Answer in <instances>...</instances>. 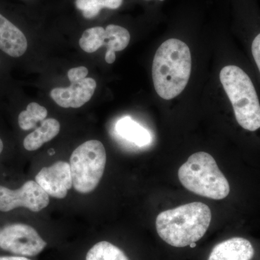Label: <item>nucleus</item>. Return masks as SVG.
<instances>
[{
  "instance_id": "ddd939ff",
  "label": "nucleus",
  "mask_w": 260,
  "mask_h": 260,
  "mask_svg": "<svg viewBox=\"0 0 260 260\" xmlns=\"http://www.w3.org/2000/svg\"><path fill=\"white\" fill-rule=\"evenodd\" d=\"M60 131V124L54 119H45L35 131L25 137L24 148L28 151H34L41 148L44 143L55 138Z\"/></svg>"
},
{
  "instance_id": "f257e3e1",
  "label": "nucleus",
  "mask_w": 260,
  "mask_h": 260,
  "mask_svg": "<svg viewBox=\"0 0 260 260\" xmlns=\"http://www.w3.org/2000/svg\"><path fill=\"white\" fill-rule=\"evenodd\" d=\"M191 58L189 48L182 41L170 39L155 53L152 67L154 88L165 100L177 97L190 78Z\"/></svg>"
},
{
  "instance_id": "9b49d317",
  "label": "nucleus",
  "mask_w": 260,
  "mask_h": 260,
  "mask_svg": "<svg viewBox=\"0 0 260 260\" xmlns=\"http://www.w3.org/2000/svg\"><path fill=\"white\" fill-rule=\"evenodd\" d=\"M28 42L23 32L0 14V49L13 57L25 54Z\"/></svg>"
},
{
  "instance_id": "f3484780",
  "label": "nucleus",
  "mask_w": 260,
  "mask_h": 260,
  "mask_svg": "<svg viewBox=\"0 0 260 260\" xmlns=\"http://www.w3.org/2000/svg\"><path fill=\"white\" fill-rule=\"evenodd\" d=\"M122 3L123 0H76L75 5L85 18L91 19L96 17L102 8L117 9Z\"/></svg>"
},
{
  "instance_id": "0eeeda50",
  "label": "nucleus",
  "mask_w": 260,
  "mask_h": 260,
  "mask_svg": "<svg viewBox=\"0 0 260 260\" xmlns=\"http://www.w3.org/2000/svg\"><path fill=\"white\" fill-rule=\"evenodd\" d=\"M49 204V195L36 181H26L16 190L0 186V211L23 207L32 212H40Z\"/></svg>"
},
{
  "instance_id": "4be33fe9",
  "label": "nucleus",
  "mask_w": 260,
  "mask_h": 260,
  "mask_svg": "<svg viewBox=\"0 0 260 260\" xmlns=\"http://www.w3.org/2000/svg\"><path fill=\"white\" fill-rule=\"evenodd\" d=\"M3 151V143H2V140L0 139V153Z\"/></svg>"
},
{
  "instance_id": "aec40b11",
  "label": "nucleus",
  "mask_w": 260,
  "mask_h": 260,
  "mask_svg": "<svg viewBox=\"0 0 260 260\" xmlns=\"http://www.w3.org/2000/svg\"><path fill=\"white\" fill-rule=\"evenodd\" d=\"M0 260H30L24 256H0Z\"/></svg>"
},
{
  "instance_id": "9d476101",
  "label": "nucleus",
  "mask_w": 260,
  "mask_h": 260,
  "mask_svg": "<svg viewBox=\"0 0 260 260\" xmlns=\"http://www.w3.org/2000/svg\"><path fill=\"white\" fill-rule=\"evenodd\" d=\"M254 254V247L249 241L234 237L217 244L208 260H251Z\"/></svg>"
},
{
  "instance_id": "7ed1b4c3",
  "label": "nucleus",
  "mask_w": 260,
  "mask_h": 260,
  "mask_svg": "<svg viewBox=\"0 0 260 260\" xmlns=\"http://www.w3.org/2000/svg\"><path fill=\"white\" fill-rule=\"evenodd\" d=\"M220 80L239 125L249 132L259 129L260 99L250 75L244 68L230 64L221 70Z\"/></svg>"
},
{
  "instance_id": "1a4fd4ad",
  "label": "nucleus",
  "mask_w": 260,
  "mask_h": 260,
  "mask_svg": "<svg viewBox=\"0 0 260 260\" xmlns=\"http://www.w3.org/2000/svg\"><path fill=\"white\" fill-rule=\"evenodd\" d=\"M97 84L93 78H86L77 83H71L68 88H56L50 92V96L59 107L80 108L91 99Z\"/></svg>"
},
{
  "instance_id": "a211bd4d",
  "label": "nucleus",
  "mask_w": 260,
  "mask_h": 260,
  "mask_svg": "<svg viewBox=\"0 0 260 260\" xmlns=\"http://www.w3.org/2000/svg\"><path fill=\"white\" fill-rule=\"evenodd\" d=\"M105 42V29L102 27H93L83 32L80 38V48L85 52L93 53L104 46Z\"/></svg>"
},
{
  "instance_id": "f03ea898",
  "label": "nucleus",
  "mask_w": 260,
  "mask_h": 260,
  "mask_svg": "<svg viewBox=\"0 0 260 260\" xmlns=\"http://www.w3.org/2000/svg\"><path fill=\"white\" fill-rule=\"evenodd\" d=\"M209 207L200 202L162 212L155 225L159 237L169 245L182 248L200 240L211 222Z\"/></svg>"
},
{
  "instance_id": "412c9836",
  "label": "nucleus",
  "mask_w": 260,
  "mask_h": 260,
  "mask_svg": "<svg viewBox=\"0 0 260 260\" xmlns=\"http://www.w3.org/2000/svg\"><path fill=\"white\" fill-rule=\"evenodd\" d=\"M48 153H49V155H52L55 153V151H54V149H50V150L48 151Z\"/></svg>"
},
{
  "instance_id": "b1692460",
  "label": "nucleus",
  "mask_w": 260,
  "mask_h": 260,
  "mask_svg": "<svg viewBox=\"0 0 260 260\" xmlns=\"http://www.w3.org/2000/svg\"><path fill=\"white\" fill-rule=\"evenodd\" d=\"M160 1H164V0H160Z\"/></svg>"
},
{
  "instance_id": "f8f14e48",
  "label": "nucleus",
  "mask_w": 260,
  "mask_h": 260,
  "mask_svg": "<svg viewBox=\"0 0 260 260\" xmlns=\"http://www.w3.org/2000/svg\"><path fill=\"white\" fill-rule=\"evenodd\" d=\"M116 131L121 138L138 147H144L152 142L151 135L148 130L129 116H125L117 121Z\"/></svg>"
},
{
  "instance_id": "2eb2a0df",
  "label": "nucleus",
  "mask_w": 260,
  "mask_h": 260,
  "mask_svg": "<svg viewBox=\"0 0 260 260\" xmlns=\"http://www.w3.org/2000/svg\"><path fill=\"white\" fill-rule=\"evenodd\" d=\"M86 260H129L126 254L112 243L101 242L88 251Z\"/></svg>"
},
{
  "instance_id": "5701e85b",
  "label": "nucleus",
  "mask_w": 260,
  "mask_h": 260,
  "mask_svg": "<svg viewBox=\"0 0 260 260\" xmlns=\"http://www.w3.org/2000/svg\"><path fill=\"white\" fill-rule=\"evenodd\" d=\"M195 246H196V244H195V243H193V244H191L190 245L191 247H194Z\"/></svg>"
},
{
  "instance_id": "dca6fc26",
  "label": "nucleus",
  "mask_w": 260,
  "mask_h": 260,
  "mask_svg": "<svg viewBox=\"0 0 260 260\" xmlns=\"http://www.w3.org/2000/svg\"><path fill=\"white\" fill-rule=\"evenodd\" d=\"M47 110L45 107L37 103L29 104L26 110L23 111L18 116V124L23 130L34 129L38 123L45 120L47 116Z\"/></svg>"
},
{
  "instance_id": "4468645a",
  "label": "nucleus",
  "mask_w": 260,
  "mask_h": 260,
  "mask_svg": "<svg viewBox=\"0 0 260 260\" xmlns=\"http://www.w3.org/2000/svg\"><path fill=\"white\" fill-rule=\"evenodd\" d=\"M130 41V34L126 28L116 25H108L105 29V42L107 48L105 60L108 64H112L116 60V51L124 50Z\"/></svg>"
},
{
  "instance_id": "423d86ee",
  "label": "nucleus",
  "mask_w": 260,
  "mask_h": 260,
  "mask_svg": "<svg viewBox=\"0 0 260 260\" xmlns=\"http://www.w3.org/2000/svg\"><path fill=\"white\" fill-rule=\"evenodd\" d=\"M46 246L37 230L26 224H10L0 232V247L17 255L36 256Z\"/></svg>"
},
{
  "instance_id": "39448f33",
  "label": "nucleus",
  "mask_w": 260,
  "mask_h": 260,
  "mask_svg": "<svg viewBox=\"0 0 260 260\" xmlns=\"http://www.w3.org/2000/svg\"><path fill=\"white\" fill-rule=\"evenodd\" d=\"M107 153L102 142L89 140L75 149L70 166L75 190L81 194L93 191L105 170Z\"/></svg>"
},
{
  "instance_id": "6ab92c4d",
  "label": "nucleus",
  "mask_w": 260,
  "mask_h": 260,
  "mask_svg": "<svg viewBox=\"0 0 260 260\" xmlns=\"http://www.w3.org/2000/svg\"><path fill=\"white\" fill-rule=\"evenodd\" d=\"M88 70L85 67L72 68L68 71V76L70 83H77L86 78Z\"/></svg>"
},
{
  "instance_id": "20e7f679",
  "label": "nucleus",
  "mask_w": 260,
  "mask_h": 260,
  "mask_svg": "<svg viewBox=\"0 0 260 260\" xmlns=\"http://www.w3.org/2000/svg\"><path fill=\"white\" fill-rule=\"evenodd\" d=\"M179 181L188 190L205 198L223 200L230 192L226 178L215 159L205 152L189 156L179 169Z\"/></svg>"
},
{
  "instance_id": "6e6552de",
  "label": "nucleus",
  "mask_w": 260,
  "mask_h": 260,
  "mask_svg": "<svg viewBox=\"0 0 260 260\" xmlns=\"http://www.w3.org/2000/svg\"><path fill=\"white\" fill-rule=\"evenodd\" d=\"M35 181L49 196L63 199L73 186L70 166L58 161L49 167H44L36 176Z\"/></svg>"
}]
</instances>
